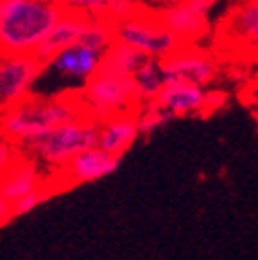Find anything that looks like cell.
I'll use <instances>...</instances> for the list:
<instances>
[{
    "label": "cell",
    "instance_id": "19",
    "mask_svg": "<svg viewBox=\"0 0 258 260\" xmlns=\"http://www.w3.org/2000/svg\"><path fill=\"white\" fill-rule=\"evenodd\" d=\"M174 118L170 114H166L164 110H159L155 104H143L137 110V124H139V135H151L155 130L164 128L168 122H172Z\"/></svg>",
    "mask_w": 258,
    "mask_h": 260
},
{
    "label": "cell",
    "instance_id": "21",
    "mask_svg": "<svg viewBox=\"0 0 258 260\" xmlns=\"http://www.w3.org/2000/svg\"><path fill=\"white\" fill-rule=\"evenodd\" d=\"M19 157H21L19 147L13 145L11 141H7V139L0 137V176H3L9 168H13V166L17 164Z\"/></svg>",
    "mask_w": 258,
    "mask_h": 260
},
{
    "label": "cell",
    "instance_id": "10",
    "mask_svg": "<svg viewBox=\"0 0 258 260\" xmlns=\"http://www.w3.org/2000/svg\"><path fill=\"white\" fill-rule=\"evenodd\" d=\"M213 3L209 0H184L182 5L159 13L168 29L178 38L182 46L197 44L209 34Z\"/></svg>",
    "mask_w": 258,
    "mask_h": 260
},
{
    "label": "cell",
    "instance_id": "13",
    "mask_svg": "<svg viewBox=\"0 0 258 260\" xmlns=\"http://www.w3.org/2000/svg\"><path fill=\"white\" fill-rule=\"evenodd\" d=\"M139 124L137 114H118L108 120L100 122V135H98V147L104 149L110 155L122 157L139 139Z\"/></svg>",
    "mask_w": 258,
    "mask_h": 260
},
{
    "label": "cell",
    "instance_id": "20",
    "mask_svg": "<svg viewBox=\"0 0 258 260\" xmlns=\"http://www.w3.org/2000/svg\"><path fill=\"white\" fill-rule=\"evenodd\" d=\"M50 197H52V190H50L48 186H42V188H38V190H34V192L25 194L23 199H19V201L13 205V213H15V217L31 213L34 209H38L40 205H44Z\"/></svg>",
    "mask_w": 258,
    "mask_h": 260
},
{
    "label": "cell",
    "instance_id": "8",
    "mask_svg": "<svg viewBox=\"0 0 258 260\" xmlns=\"http://www.w3.org/2000/svg\"><path fill=\"white\" fill-rule=\"evenodd\" d=\"M223 100H225L223 93H213L207 87L182 83V81H168L153 104L166 114H170L172 118H180V116H199L203 112H209L217 108V104Z\"/></svg>",
    "mask_w": 258,
    "mask_h": 260
},
{
    "label": "cell",
    "instance_id": "18",
    "mask_svg": "<svg viewBox=\"0 0 258 260\" xmlns=\"http://www.w3.org/2000/svg\"><path fill=\"white\" fill-rule=\"evenodd\" d=\"M143 60H145V56H141L139 52L131 50L128 46H122V44L114 42L110 46V50L104 54L100 71L114 73V75H124V77H133V73L139 69V64Z\"/></svg>",
    "mask_w": 258,
    "mask_h": 260
},
{
    "label": "cell",
    "instance_id": "6",
    "mask_svg": "<svg viewBox=\"0 0 258 260\" xmlns=\"http://www.w3.org/2000/svg\"><path fill=\"white\" fill-rule=\"evenodd\" d=\"M104 54L106 52L93 48L85 42H77L73 46H67L64 50L56 52L44 64L42 75H50L67 87H79L81 91L89 79L98 75Z\"/></svg>",
    "mask_w": 258,
    "mask_h": 260
},
{
    "label": "cell",
    "instance_id": "7",
    "mask_svg": "<svg viewBox=\"0 0 258 260\" xmlns=\"http://www.w3.org/2000/svg\"><path fill=\"white\" fill-rule=\"evenodd\" d=\"M42 71L34 56H0V110L34 95Z\"/></svg>",
    "mask_w": 258,
    "mask_h": 260
},
{
    "label": "cell",
    "instance_id": "14",
    "mask_svg": "<svg viewBox=\"0 0 258 260\" xmlns=\"http://www.w3.org/2000/svg\"><path fill=\"white\" fill-rule=\"evenodd\" d=\"M42 178L44 176L40 172V166L34 159L19 157L17 164L0 176V192L5 194V199L11 205H15L19 199L25 197V194L46 186Z\"/></svg>",
    "mask_w": 258,
    "mask_h": 260
},
{
    "label": "cell",
    "instance_id": "2",
    "mask_svg": "<svg viewBox=\"0 0 258 260\" xmlns=\"http://www.w3.org/2000/svg\"><path fill=\"white\" fill-rule=\"evenodd\" d=\"M62 15L54 0H0V56H34Z\"/></svg>",
    "mask_w": 258,
    "mask_h": 260
},
{
    "label": "cell",
    "instance_id": "5",
    "mask_svg": "<svg viewBox=\"0 0 258 260\" xmlns=\"http://www.w3.org/2000/svg\"><path fill=\"white\" fill-rule=\"evenodd\" d=\"M79 100L93 120H108L118 114H131L139 110V97L133 85V77L98 71L79 91Z\"/></svg>",
    "mask_w": 258,
    "mask_h": 260
},
{
    "label": "cell",
    "instance_id": "4",
    "mask_svg": "<svg viewBox=\"0 0 258 260\" xmlns=\"http://www.w3.org/2000/svg\"><path fill=\"white\" fill-rule=\"evenodd\" d=\"M112 25L114 42L128 46L145 58L164 60L182 46L178 38L168 29L161 15L145 7H137L131 15H126Z\"/></svg>",
    "mask_w": 258,
    "mask_h": 260
},
{
    "label": "cell",
    "instance_id": "25",
    "mask_svg": "<svg viewBox=\"0 0 258 260\" xmlns=\"http://www.w3.org/2000/svg\"><path fill=\"white\" fill-rule=\"evenodd\" d=\"M256 77H258V69H256Z\"/></svg>",
    "mask_w": 258,
    "mask_h": 260
},
{
    "label": "cell",
    "instance_id": "17",
    "mask_svg": "<svg viewBox=\"0 0 258 260\" xmlns=\"http://www.w3.org/2000/svg\"><path fill=\"white\" fill-rule=\"evenodd\" d=\"M133 85L139 97V104H153L159 91L166 85L164 62L159 58H145L139 69L133 73Z\"/></svg>",
    "mask_w": 258,
    "mask_h": 260
},
{
    "label": "cell",
    "instance_id": "16",
    "mask_svg": "<svg viewBox=\"0 0 258 260\" xmlns=\"http://www.w3.org/2000/svg\"><path fill=\"white\" fill-rule=\"evenodd\" d=\"M62 13H73L87 19H106L116 23L131 15L139 3L137 0H54Z\"/></svg>",
    "mask_w": 258,
    "mask_h": 260
},
{
    "label": "cell",
    "instance_id": "23",
    "mask_svg": "<svg viewBox=\"0 0 258 260\" xmlns=\"http://www.w3.org/2000/svg\"><path fill=\"white\" fill-rule=\"evenodd\" d=\"M15 217V213H13V205L5 199V194L0 192V225H5L7 221H11Z\"/></svg>",
    "mask_w": 258,
    "mask_h": 260
},
{
    "label": "cell",
    "instance_id": "12",
    "mask_svg": "<svg viewBox=\"0 0 258 260\" xmlns=\"http://www.w3.org/2000/svg\"><path fill=\"white\" fill-rule=\"evenodd\" d=\"M221 29L234 44L254 50L258 56V0H236Z\"/></svg>",
    "mask_w": 258,
    "mask_h": 260
},
{
    "label": "cell",
    "instance_id": "11",
    "mask_svg": "<svg viewBox=\"0 0 258 260\" xmlns=\"http://www.w3.org/2000/svg\"><path fill=\"white\" fill-rule=\"evenodd\" d=\"M122 157L110 155L100 147H91L83 153H79L71 164L64 168L60 174V178H64L67 186H77V184H89L100 178L110 176L112 172L118 170Z\"/></svg>",
    "mask_w": 258,
    "mask_h": 260
},
{
    "label": "cell",
    "instance_id": "9",
    "mask_svg": "<svg viewBox=\"0 0 258 260\" xmlns=\"http://www.w3.org/2000/svg\"><path fill=\"white\" fill-rule=\"evenodd\" d=\"M161 62H164L166 83L182 81V83H192V85L209 89L219 75L217 60L209 52L201 50L197 44L180 46L176 52H172Z\"/></svg>",
    "mask_w": 258,
    "mask_h": 260
},
{
    "label": "cell",
    "instance_id": "22",
    "mask_svg": "<svg viewBox=\"0 0 258 260\" xmlns=\"http://www.w3.org/2000/svg\"><path fill=\"white\" fill-rule=\"evenodd\" d=\"M184 0H143L139 7H145L149 11H155V13H164L168 9H174L178 5H182Z\"/></svg>",
    "mask_w": 258,
    "mask_h": 260
},
{
    "label": "cell",
    "instance_id": "3",
    "mask_svg": "<svg viewBox=\"0 0 258 260\" xmlns=\"http://www.w3.org/2000/svg\"><path fill=\"white\" fill-rule=\"evenodd\" d=\"M98 135L100 122L85 114L77 120L52 128L50 133L34 141L27 149L38 166L62 172L79 153L98 147Z\"/></svg>",
    "mask_w": 258,
    "mask_h": 260
},
{
    "label": "cell",
    "instance_id": "15",
    "mask_svg": "<svg viewBox=\"0 0 258 260\" xmlns=\"http://www.w3.org/2000/svg\"><path fill=\"white\" fill-rule=\"evenodd\" d=\"M87 25H89V19L87 17L73 15V13H64L60 17V21L56 23V27L52 29V34L48 36V40L38 48V52L34 54V58L44 67V64L56 52L64 50L67 46H73V44L81 42V38L85 36V31H87Z\"/></svg>",
    "mask_w": 258,
    "mask_h": 260
},
{
    "label": "cell",
    "instance_id": "24",
    "mask_svg": "<svg viewBox=\"0 0 258 260\" xmlns=\"http://www.w3.org/2000/svg\"><path fill=\"white\" fill-rule=\"evenodd\" d=\"M209 3H213V5H217V3H219V0H209Z\"/></svg>",
    "mask_w": 258,
    "mask_h": 260
},
{
    "label": "cell",
    "instance_id": "1",
    "mask_svg": "<svg viewBox=\"0 0 258 260\" xmlns=\"http://www.w3.org/2000/svg\"><path fill=\"white\" fill-rule=\"evenodd\" d=\"M85 114L79 93L29 95L27 100L0 110V137L17 147H29L52 128Z\"/></svg>",
    "mask_w": 258,
    "mask_h": 260
}]
</instances>
